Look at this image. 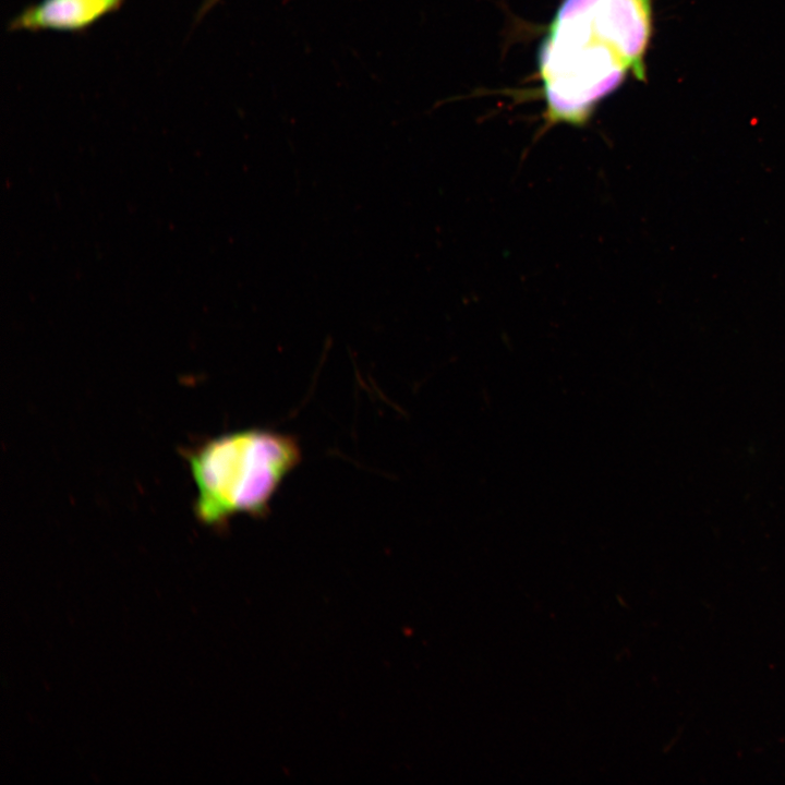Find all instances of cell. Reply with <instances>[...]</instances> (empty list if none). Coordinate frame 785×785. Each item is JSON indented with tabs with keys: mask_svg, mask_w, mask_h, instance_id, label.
Wrapping results in <instances>:
<instances>
[{
	"mask_svg": "<svg viewBox=\"0 0 785 785\" xmlns=\"http://www.w3.org/2000/svg\"><path fill=\"white\" fill-rule=\"evenodd\" d=\"M195 486L194 514L220 528L238 515L266 517L302 450L295 436L251 427L209 438L186 452Z\"/></svg>",
	"mask_w": 785,
	"mask_h": 785,
	"instance_id": "obj_1",
	"label": "cell"
},
{
	"mask_svg": "<svg viewBox=\"0 0 785 785\" xmlns=\"http://www.w3.org/2000/svg\"><path fill=\"white\" fill-rule=\"evenodd\" d=\"M593 0H564L540 51L551 123L584 125L595 104L623 82L629 68L592 23Z\"/></svg>",
	"mask_w": 785,
	"mask_h": 785,
	"instance_id": "obj_2",
	"label": "cell"
},
{
	"mask_svg": "<svg viewBox=\"0 0 785 785\" xmlns=\"http://www.w3.org/2000/svg\"><path fill=\"white\" fill-rule=\"evenodd\" d=\"M595 22L639 80L652 34L651 0H597Z\"/></svg>",
	"mask_w": 785,
	"mask_h": 785,
	"instance_id": "obj_3",
	"label": "cell"
},
{
	"mask_svg": "<svg viewBox=\"0 0 785 785\" xmlns=\"http://www.w3.org/2000/svg\"><path fill=\"white\" fill-rule=\"evenodd\" d=\"M124 0H40L22 10L9 23L10 31L82 33Z\"/></svg>",
	"mask_w": 785,
	"mask_h": 785,
	"instance_id": "obj_4",
	"label": "cell"
}]
</instances>
